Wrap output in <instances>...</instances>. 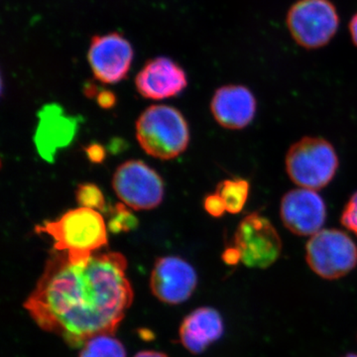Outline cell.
Returning <instances> with one entry per match:
<instances>
[{"instance_id": "9", "label": "cell", "mask_w": 357, "mask_h": 357, "mask_svg": "<svg viewBox=\"0 0 357 357\" xmlns=\"http://www.w3.org/2000/svg\"><path fill=\"white\" fill-rule=\"evenodd\" d=\"M133 56L130 42L117 32L93 36L88 52L93 76L105 84H116L126 79Z\"/></svg>"}, {"instance_id": "18", "label": "cell", "mask_w": 357, "mask_h": 357, "mask_svg": "<svg viewBox=\"0 0 357 357\" xmlns=\"http://www.w3.org/2000/svg\"><path fill=\"white\" fill-rule=\"evenodd\" d=\"M76 198L81 208L95 211L103 210L105 208V197L98 185L89 183L79 185L76 192Z\"/></svg>"}, {"instance_id": "11", "label": "cell", "mask_w": 357, "mask_h": 357, "mask_svg": "<svg viewBox=\"0 0 357 357\" xmlns=\"http://www.w3.org/2000/svg\"><path fill=\"white\" fill-rule=\"evenodd\" d=\"M280 215L283 225L294 234L312 236L326 222V206L318 192L300 188L284 195Z\"/></svg>"}, {"instance_id": "4", "label": "cell", "mask_w": 357, "mask_h": 357, "mask_svg": "<svg viewBox=\"0 0 357 357\" xmlns=\"http://www.w3.org/2000/svg\"><path fill=\"white\" fill-rule=\"evenodd\" d=\"M285 162L291 180L300 188L314 191L330 184L338 169L335 147L321 137L307 136L294 143Z\"/></svg>"}, {"instance_id": "8", "label": "cell", "mask_w": 357, "mask_h": 357, "mask_svg": "<svg viewBox=\"0 0 357 357\" xmlns=\"http://www.w3.org/2000/svg\"><path fill=\"white\" fill-rule=\"evenodd\" d=\"M112 187L123 204L135 211L153 210L164 197L159 174L139 160L121 164L115 171Z\"/></svg>"}, {"instance_id": "2", "label": "cell", "mask_w": 357, "mask_h": 357, "mask_svg": "<svg viewBox=\"0 0 357 357\" xmlns=\"http://www.w3.org/2000/svg\"><path fill=\"white\" fill-rule=\"evenodd\" d=\"M35 231L50 236L55 241V250L67 253L75 262L86 261L107 244L105 220L91 208L67 211L57 220L37 225Z\"/></svg>"}, {"instance_id": "10", "label": "cell", "mask_w": 357, "mask_h": 357, "mask_svg": "<svg viewBox=\"0 0 357 357\" xmlns=\"http://www.w3.org/2000/svg\"><path fill=\"white\" fill-rule=\"evenodd\" d=\"M197 283L198 276L192 265L175 256L157 259L150 277V287L155 297L171 305L189 299Z\"/></svg>"}, {"instance_id": "25", "label": "cell", "mask_w": 357, "mask_h": 357, "mask_svg": "<svg viewBox=\"0 0 357 357\" xmlns=\"http://www.w3.org/2000/svg\"><path fill=\"white\" fill-rule=\"evenodd\" d=\"M349 28L352 42H354V44L357 47V13L352 16L351 22H349Z\"/></svg>"}, {"instance_id": "21", "label": "cell", "mask_w": 357, "mask_h": 357, "mask_svg": "<svg viewBox=\"0 0 357 357\" xmlns=\"http://www.w3.org/2000/svg\"><path fill=\"white\" fill-rule=\"evenodd\" d=\"M204 208L206 213L213 218L222 217L225 211H227V208H225L222 199L220 198V195L217 194V192L206 197L204 201Z\"/></svg>"}, {"instance_id": "3", "label": "cell", "mask_w": 357, "mask_h": 357, "mask_svg": "<svg viewBox=\"0 0 357 357\" xmlns=\"http://www.w3.org/2000/svg\"><path fill=\"white\" fill-rule=\"evenodd\" d=\"M136 138L150 156L171 160L187 149L189 126L178 109L168 105H152L136 122Z\"/></svg>"}, {"instance_id": "17", "label": "cell", "mask_w": 357, "mask_h": 357, "mask_svg": "<svg viewBox=\"0 0 357 357\" xmlns=\"http://www.w3.org/2000/svg\"><path fill=\"white\" fill-rule=\"evenodd\" d=\"M79 357H126V351L114 335H98L82 347Z\"/></svg>"}, {"instance_id": "23", "label": "cell", "mask_w": 357, "mask_h": 357, "mask_svg": "<svg viewBox=\"0 0 357 357\" xmlns=\"http://www.w3.org/2000/svg\"><path fill=\"white\" fill-rule=\"evenodd\" d=\"M86 154H88L89 160L93 162V163H100V162L103 161L105 156V150L98 144L91 145V146L86 149Z\"/></svg>"}, {"instance_id": "15", "label": "cell", "mask_w": 357, "mask_h": 357, "mask_svg": "<svg viewBox=\"0 0 357 357\" xmlns=\"http://www.w3.org/2000/svg\"><path fill=\"white\" fill-rule=\"evenodd\" d=\"M222 316L217 310L204 307L185 317L180 328V340L185 349L194 354L206 351L223 333Z\"/></svg>"}, {"instance_id": "20", "label": "cell", "mask_w": 357, "mask_h": 357, "mask_svg": "<svg viewBox=\"0 0 357 357\" xmlns=\"http://www.w3.org/2000/svg\"><path fill=\"white\" fill-rule=\"evenodd\" d=\"M342 225L357 236V192H354L345 204L342 213Z\"/></svg>"}, {"instance_id": "13", "label": "cell", "mask_w": 357, "mask_h": 357, "mask_svg": "<svg viewBox=\"0 0 357 357\" xmlns=\"http://www.w3.org/2000/svg\"><path fill=\"white\" fill-rule=\"evenodd\" d=\"M215 121L222 128L239 130L255 119L257 102L252 91L241 84H229L217 89L211 102Z\"/></svg>"}, {"instance_id": "12", "label": "cell", "mask_w": 357, "mask_h": 357, "mask_svg": "<svg viewBox=\"0 0 357 357\" xmlns=\"http://www.w3.org/2000/svg\"><path fill=\"white\" fill-rule=\"evenodd\" d=\"M136 89L143 98L165 100L187 88L185 70L171 59L157 57L148 61L135 79Z\"/></svg>"}, {"instance_id": "16", "label": "cell", "mask_w": 357, "mask_h": 357, "mask_svg": "<svg viewBox=\"0 0 357 357\" xmlns=\"http://www.w3.org/2000/svg\"><path fill=\"white\" fill-rule=\"evenodd\" d=\"M250 192V184L243 178H227L218 185L217 194L225 204L227 213L237 215L243 210Z\"/></svg>"}, {"instance_id": "26", "label": "cell", "mask_w": 357, "mask_h": 357, "mask_svg": "<svg viewBox=\"0 0 357 357\" xmlns=\"http://www.w3.org/2000/svg\"><path fill=\"white\" fill-rule=\"evenodd\" d=\"M134 357H168L166 354H162V352L153 351H145L138 352Z\"/></svg>"}, {"instance_id": "22", "label": "cell", "mask_w": 357, "mask_h": 357, "mask_svg": "<svg viewBox=\"0 0 357 357\" xmlns=\"http://www.w3.org/2000/svg\"><path fill=\"white\" fill-rule=\"evenodd\" d=\"M96 98H98V105L103 107V109H112L115 105V102H116L114 93L109 91H100L96 96Z\"/></svg>"}, {"instance_id": "24", "label": "cell", "mask_w": 357, "mask_h": 357, "mask_svg": "<svg viewBox=\"0 0 357 357\" xmlns=\"http://www.w3.org/2000/svg\"><path fill=\"white\" fill-rule=\"evenodd\" d=\"M222 259L229 265H236L241 261V255H239L238 250L234 246L227 248L223 252Z\"/></svg>"}, {"instance_id": "19", "label": "cell", "mask_w": 357, "mask_h": 357, "mask_svg": "<svg viewBox=\"0 0 357 357\" xmlns=\"http://www.w3.org/2000/svg\"><path fill=\"white\" fill-rule=\"evenodd\" d=\"M114 215L109 222V229L112 232L129 231L135 229L137 218L123 204H117L115 206Z\"/></svg>"}, {"instance_id": "5", "label": "cell", "mask_w": 357, "mask_h": 357, "mask_svg": "<svg viewBox=\"0 0 357 357\" xmlns=\"http://www.w3.org/2000/svg\"><path fill=\"white\" fill-rule=\"evenodd\" d=\"M286 23L296 43L314 50L332 41L337 32L340 16L331 0H298L289 9Z\"/></svg>"}, {"instance_id": "6", "label": "cell", "mask_w": 357, "mask_h": 357, "mask_svg": "<svg viewBox=\"0 0 357 357\" xmlns=\"http://www.w3.org/2000/svg\"><path fill=\"white\" fill-rule=\"evenodd\" d=\"M307 265L326 280L342 278L357 264V245L349 234L338 229H321L306 245Z\"/></svg>"}, {"instance_id": "7", "label": "cell", "mask_w": 357, "mask_h": 357, "mask_svg": "<svg viewBox=\"0 0 357 357\" xmlns=\"http://www.w3.org/2000/svg\"><path fill=\"white\" fill-rule=\"evenodd\" d=\"M234 246L238 250L244 265L259 269L271 266L282 252L278 231L267 218L258 213L246 215L239 223Z\"/></svg>"}, {"instance_id": "27", "label": "cell", "mask_w": 357, "mask_h": 357, "mask_svg": "<svg viewBox=\"0 0 357 357\" xmlns=\"http://www.w3.org/2000/svg\"><path fill=\"white\" fill-rule=\"evenodd\" d=\"M344 357H357V354H347V356H345Z\"/></svg>"}, {"instance_id": "14", "label": "cell", "mask_w": 357, "mask_h": 357, "mask_svg": "<svg viewBox=\"0 0 357 357\" xmlns=\"http://www.w3.org/2000/svg\"><path fill=\"white\" fill-rule=\"evenodd\" d=\"M39 119L35 141L39 153L52 162L57 150L67 146L74 138L77 123L57 105L45 107L39 114Z\"/></svg>"}, {"instance_id": "1", "label": "cell", "mask_w": 357, "mask_h": 357, "mask_svg": "<svg viewBox=\"0 0 357 357\" xmlns=\"http://www.w3.org/2000/svg\"><path fill=\"white\" fill-rule=\"evenodd\" d=\"M126 269L121 253H95L75 262L56 250L26 299L25 310L39 328L72 347L114 335L133 301Z\"/></svg>"}]
</instances>
